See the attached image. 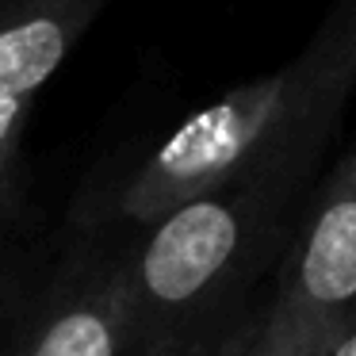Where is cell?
Wrapping results in <instances>:
<instances>
[{"label":"cell","instance_id":"277c9868","mask_svg":"<svg viewBox=\"0 0 356 356\" xmlns=\"http://www.w3.org/2000/svg\"><path fill=\"white\" fill-rule=\"evenodd\" d=\"M272 302L330 337L356 307V149L310 188Z\"/></svg>","mask_w":356,"mask_h":356},{"label":"cell","instance_id":"8992f818","mask_svg":"<svg viewBox=\"0 0 356 356\" xmlns=\"http://www.w3.org/2000/svg\"><path fill=\"white\" fill-rule=\"evenodd\" d=\"M35 100L0 96V238L27 211V169H24V134L31 123Z\"/></svg>","mask_w":356,"mask_h":356},{"label":"cell","instance_id":"9c48e42d","mask_svg":"<svg viewBox=\"0 0 356 356\" xmlns=\"http://www.w3.org/2000/svg\"><path fill=\"white\" fill-rule=\"evenodd\" d=\"M16 318V272L8 268V257L0 253V348L8 341V322Z\"/></svg>","mask_w":356,"mask_h":356},{"label":"cell","instance_id":"7c38bea8","mask_svg":"<svg viewBox=\"0 0 356 356\" xmlns=\"http://www.w3.org/2000/svg\"><path fill=\"white\" fill-rule=\"evenodd\" d=\"M348 8H353V16H356V0H348Z\"/></svg>","mask_w":356,"mask_h":356},{"label":"cell","instance_id":"ba28073f","mask_svg":"<svg viewBox=\"0 0 356 356\" xmlns=\"http://www.w3.org/2000/svg\"><path fill=\"white\" fill-rule=\"evenodd\" d=\"M264 310H238L234 318H226L215 333H211L203 356H253L257 333H261Z\"/></svg>","mask_w":356,"mask_h":356},{"label":"cell","instance_id":"5b68a950","mask_svg":"<svg viewBox=\"0 0 356 356\" xmlns=\"http://www.w3.org/2000/svg\"><path fill=\"white\" fill-rule=\"evenodd\" d=\"M111 0H0V96H27L65 65Z\"/></svg>","mask_w":356,"mask_h":356},{"label":"cell","instance_id":"30bf717a","mask_svg":"<svg viewBox=\"0 0 356 356\" xmlns=\"http://www.w3.org/2000/svg\"><path fill=\"white\" fill-rule=\"evenodd\" d=\"M211 333H215V330H211ZM211 333H203V337H184V341H161V345H146V348H138V356H203Z\"/></svg>","mask_w":356,"mask_h":356},{"label":"cell","instance_id":"6da1fadb","mask_svg":"<svg viewBox=\"0 0 356 356\" xmlns=\"http://www.w3.org/2000/svg\"><path fill=\"white\" fill-rule=\"evenodd\" d=\"M353 88L356 16L348 0H333L287 65L234 85L157 138L104 195V218L142 230L249 172L314 180Z\"/></svg>","mask_w":356,"mask_h":356},{"label":"cell","instance_id":"52a82bcc","mask_svg":"<svg viewBox=\"0 0 356 356\" xmlns=\"http://www.w3.org/2000/svg\"><path fill=\"white\" fill-rule=\"evenodd\" d=\"M325 353V333L295 318L291 310L268 302L261 318L253 356H322Z\"/></svg>","mask_w":356,"mask_h":356},{"label":"cell","instance_id":"7a4b0ae2","mask_svg":"<svg viewBox=\"0 0 356 356\" xmlns=\"http://www.w3.org/2000/svg\"><path fill=\"white\" fill-rule=\"evenodd\" d=\"M310 188L280 177H238L180 203L123 249L142 348L203 337L276 257H284Z\"/></svg>","mask_w":356,"mask_h":356},{"label":"cell","instance_id":"8fae6325","mask_svg":"<svg viewBox=\"0 0 356 356\" xmlns=\"http://www.w3.org/2000/svg\"><path fill=\"white\" fill-rule=\"evenodd\" d=\"M322 356H356V307L348 310L345 322L325 337V353Z\"/></svg>","mask_w":356,"mask_h":356},{"label":"cell","instance_id":"3957f363","mask_svg":"<svg viewBox=\"0 0 356 356\" xmlns=\"http://www.w3.org/2000/svg\"><path fill=\"white\" fill-rule=\"evenodd\" d=\"M138 310L123 253L73 257L19 318L0 356H138Z\"/></svg>","mask_w":356,"mask_h":356}]
</instances>
